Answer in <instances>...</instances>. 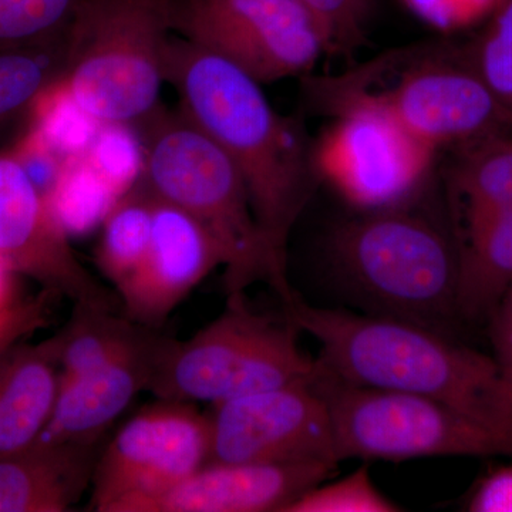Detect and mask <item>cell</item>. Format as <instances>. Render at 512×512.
I'll list each match as a JSON object with an SVG mask.
<instances>
[{
  "label": "cell",
  "mask_w": 512,
  "mask_h": 512,
  "mask_svg": "<svg viewBox=\"0 0 512 512\" xmlns=\"http://www.w3.org/2000/svg\"><path fill=\"white\" fill-rule=\"evenodd\" d=\"M165 80L181 113L238 168L259 228L286 265L289 235L318 180L302 128L276 113L254 77L188 40L171 37Z\"/></svg>",
  "instance_id": "obj_1"
},
{
  "label": "cell",
  "mask_w": 512,
  "mask_h": 512,
  "mask_svg": "<svg viewBox=\"0 0 512 512\" xmlns=\"http://www.w3.org/2000/svg\"><path fill=\"white\" fill-rule=\"evenodd\" d=\"M286 318L318 340L323 375L350 386L419 394L493 423H512L493 356L421 323L318 308L291 284L278 291Z\"/></svg>",
  "instance_id": "obj_2"
},
{
  "label": "cell",
  "mask_w": 512,
  "mask_h": 512,
  "mask_svg": "<svg viewBox=\"0 0 512 512\" xmlns=\"http://www.w3.org/2000/svg\"><path fill=\"white\" fill-rule=\"evenodd\" d=\"M134 127L140 128L146 156L141 181L207 229L224 258L228 295L256 281L275 291L288 284L286 265L269 248L244 178L227 154L181 111L160 107Z\"/></svg>",
  "instance_id": "obj_3"
},
{
  "label": "cell",
  "mask_w": 512,
  "mask_h": 512,
  "mask_svg": "<svg viewBox=\"0 0 512 512\" xmlns=\"http://www.w3.org/2000/svg\"><path fill=\"white\" fill-rule=\"evenodd\" d=\"M309 86L313 103L326 113L373 107L437 151L510 128L470 59L437 47L394 50Z\"/></svg>",
  "instance_id": "obj_4"
},
{
  "label": "cell",
  "mask_w": 512,
  "mask_h": 512,
  "mask_svg": "<svg viewBox=\"0 0 512 512\" xmlns=\"http://www.w3.org/2000/svg\"><path fill=\"white\" fill-rule=\"evenodd\" d=\"M173 0H82L57 76L101 123H143L160 109Z\"/></svg>",
  "instance_id": "obj_5"
},
{
  "label": "cell",
  "mask_w": 512,
  "mask_h": 512,
  "mask_svg": "<svg viewBox=\"0 0 512 512\" xmlns=\"http://www.w3.org/2000/svg\"><path fill=\"white\" fill-rule=\"evenodd\" d=\"M298 332L286 316L279 320L252 311L244 292L229 293L224 312L192 338H161L147 392L214 406L313 382L318 363L303 352Z\"/></svg>",
  "instance_id": "obj_6"
},
{
  "label": "cell",
  "mask_w": 512,
  "mask_h": 512,
  "mask_svg": "<svg viewBox=\"0 0 512 512\" xmlns=\"http://www.w3.org/2000/svg\"><path fill=\"white\" fill-rule=\"evenodd\" d=\"M328 400L339 461L439 456L512 457V423H493L457 407L392 390L315 379Z\"/></svg>",
  "instance_id": "obj_7"
},
{
  "label": "cell",
  "mask_w": 512,
  "mask_h": 512,
  "mask_svg": "<svg viewBox=\"0 0 512 512\" xmlns=\"http://www.w3.org/2000/svg\"><path fill=\"white\" fill-rule=\"evenodd\" d=\"M333 254L350 281L397 318L457 315L458 248L414 212L366 211L336 231Z\"/></svg>",
  "instance_id": "obj_8"
},
{
  "label": "cell",
  "mask_w": 512,
  "mask_h": 512,
  "mask_svg": "<svg viewBox=\"0 0 512 512\" xmlns=\"http://www.w3.org/2000/svg\"><path fill=\"white\" fill-rule=\"evenodd\" d=\"M173 30L261 84L308 74L329 53L298 0H173Z\"/></svg>",
  "instance_id": "obj_9"
},
{
  "label": "cell",
  "mask_w": 512,
  "mask_h": 512,
  "mask_svg": "<svg viewBox=\"0 0 512 512\" xmlns=\"http://www.w3.org/2000/svg\"><path fill=\"white\" fill-rule=\"evenodd\" d=\"M208 460V416L192 403L158 399L128 420L97 457L93 510L141 512Z\"/></svg>",
  "instance_id": "obj_10"
},
{
  "label": "cell",
  "mask_w": 512,
  "mask_h": 512,
  "mask_svg": "<svg viewBox=\"0 0 512 512\" xmlns=\"http://www.w3.org/2000/svg\"><path fill=\"white\" fill-rule=\"evenodd\" d=\"M312 146L316 177L366 211L402 207L433 171L436 148L383 111L345 107Z\"/></svg>",
  "instance_id": "obj_11"
},
{
  "label": "cell",
  "mask_w": 512,
  "mask_h": 512,
  "mask_svg": "<svg viewBox=\"0 0 512 512\" xmlns=\"http://www.w3.org/2000/svg\"><path fill=\"white\" fill-rule=\"evenodd\" d=\"M210 463H339L332 413L313 382L214 404Z\"/></svg>",
  "instance_id": "obj_12"
},
{
  "label": "cell",
  "mask_w": 512,
  "mask_h": 512,
  "mask_svg": "<svg viewBox=\"0 0 512 512\" xmlns=\"http://www.w3.org/2000/svg\"><path fill=\"white\" fill-rule=\"evenodd\" d=\"M69 238L18 161L0 157V258L73 305L116 311V296L84 268Z\"/></svg>",
  "instance_id": "obj_13"
},
{
  "label": "cell",
  "mask_w": 512,
  "mask_h": 512,
  "mask_svg": "<svg viewBox=\"0 0 512 512\" xmlns=\"http://www.w3.org/2000/svg\"><path fill=\"white\" fill-rule=\"evenodd\" d=\"M153 231L143 262L117 289L124 316L157 329L212 269L221 249L200 222L153 194Z\"/></svg>",
  "instance_id": "obj_14"
},
{
  "label": "cell",
  "mask_w": 512,
  "mask_h": 512,
  "mask_svg": "<svg viewBox=\"0 0 512 512\" xmlns=\"http://www.w3.org/2000/svg\"><path fill=\"white\" fill-rule=\"evenodd\" d=\"M336 466L325 463H210L141 512H284Z\"/></svg>",
  "instance_id": "obj_15"
},
{
  "label": "cell",
  "mask_w": 512,
  "mask_h": 512,
  "mask_svg": "<svg viewBox=\"0 0 512 512\" xmlns=\"http://www.w3.org/2000/svg\"><path fill=\"white\" fill-rule=\"evenodd\" d=\"M156 329L136 349L83 375L60 379L53 412L37 444H97L138 393L147 392L158 345Z\"/></svg>",
  "instance_id": "obj_16"
},
{
  "label": "cell",
  "mask_w": 512,
  "mask_h": 512,
  "mask_svg": "<svg viewBox=\"0 0 512 512\" xmlns=\"http://www.w3.org/2000/svg\"><path fill=\"white\" fill-rule=\"evenodd\" d=\"M96 444H37L0 458V512L70 511L93 481Z\"/></svg>",
  "instance_id": "obj_17"
},
{
  "label": "cell",
  "mask_w": 512,
  "mask_h": 512,
  "mask_svg": "<svg viewBox=\"0 0 512 512\" xmlns=\"http://www.w3.org/2000/svg\"><path fill=\"white\" fill-rule=\"evenodd\" d=\"M60 370L49 339L0 356V458L32 446L50 419Z\"/></svg>",
  "instance_id": "obj_18"
},
{
  "label": "cell",
  "mask_w": 512,
  "mask_h": 512,
  "mask_svg": "<svg viewBox=\"0 0 512 512\" xmlns=\"http://www.w3.org/2000/svg\"><path fill=\"white\" fill-rule=\"evenodd\" d=\"M458 148L450 191L464 239L512 205V136L498 128Z\"/></svg>",
  "instance_id": "obj_19"
},
{
  "label": "cell",
  "mask_w": 512,
  "mask_h": 512,
  "mask_svg": "<svg viewBox=\"0 0 512 512\" xmlns=\"http://www.w3.org/2000/svg\"><path fill=\"white\" fill-rule=\"evenodd\" d=\"M512 282V205L458 247L457 315L487 320Z\"/></svg>",
  "instance_id": "obj_20"
},
{
  "label": "cell",
  "mask_w": 512,
  "mask_h": 512,
  "mask_svg": "<svg viewBox=\"0 0 512 512\" xmlns=\"http://www.w3.org/2000/svg\"><path fill=\"white\" fill-rule=\"evenodd\" d=\"M153 330L110 309L76 303L66 326L49 338L60 379L83 375L126 355Z\"/></svg>",
  "instance_id": "obj_21"
},
{
  "label": "cell",
  "mask_w": 512,
  "mask_h": 512,
  "mask_svg": "<svg viewBox=\"0 0 512 512\" xmlns=\"http://www.w3.org/2000/svg\"><path fill=\"white\" fill-rule=\"evenodd\" d=\"M153 192L143 181L121 195L103 221L96 251L101 274L119 289L143 262L153 231Z\"/></svg>",
  "instance_id": "obj_22"
},
{
  "label": "cell",
  "mask_w": 512,
  "mask_h": 512,
  "mask_svg": "<svg viewBox=\"0 0 512 512\" xmlns=\"http://www.w3.org/2000/svg\"><path fill=\"white\" fill-rule=\"evenodd\" d=\"M45 200L69 237L103 224L117 195L90 164L86 154L67 157Z\"/></svg>",
  "instance_id": "obj_23"
},
{
  "label": "cell",
  "mask_w": 512,
  "mask_h": 512,
  "mask_svg": "<svg viewBox=\"0 0 512 512\" xmlns=\"http://www.w3.org/2000/svg\"><path fill=\"white\" fill-rule=\"evenodd\" d=\"M32 128L39 131L60 156H83L92 146L101 121L93 117L66 83L56 76L32 101Z\"/></svg>",
  "instance_id": "obj_24"
},
{
  "label": "cell",
  "mask_w": 512,
  "mask_h": 512,
  "mask_svg": "<svg viewBox=\"0 0 512 512\" xmlns=\"http://www.w3.org/2000/svg\"><path fill=\"white\" fill-rule=\"evenodd\" d=\"M82 0H0V50L45 46L63 37Z\"/></svg>",
  "instance_id": "obj_25"
},
{
  "label": "cell",
  "mask_w": 512,
  "mask_h": 512,
  "mask_svg": "<svg viewBox=\"0 0 512 512\" xmlns=\"http://www.w3.org/2000/svg\"><path fill=\"white\" fill-rule=\"evenodd\" d=\"M468 59L512 128V0H503L494 10Z\"/></svg>",
  "instance_id": "obj_26"
},
{
  "label": "cell",
  "mask_w": 512,
  "mask_h": 512,
  "mask_svg": "<svg viewBox=\"0 0 512 512\" xmlns=\"http://www.w3.org/2000/svg\"><path fill=\"white\" fill-rule=\"evenodd\" d=\"M86 157L117 198L136 187L143 177V140L131 124L101 123Z\"/></svg>",
  "instance_id": "obj_27"
},
{
  "label": "cell",
  "mask_w": 512,
  "mask_h": 512,
  "mask_svg": "<svg viewBox=\"0 0 512 512\" xmlns=\"http://www.w3.org/2000/svg\"><path fill=\"white\" fill-rule=\"evenodd\" d=\"M402 508L380 493L362 467L328 485H315L286 507L284 512H394Z\"/></svg>",
  "instance_id": "obj_28"
},
{
  "label": "cell",
  "mask_w": 512,
  "mask_h": 512,
  "mask_svg": "<svg viewBox=\"0 0 512 512\" xmlns=\"http://www.w3.org/2000/svg\"><path fill=\"white\" fill-rule=\"evenodd\" d=\"M33 47L0 50V119L32 104L60 72Z\"/></svg>",
  "instance_id": "obj_29"
},
{
  "label": "cell",
  "mask_w": 512,
  "mask_h": 512,
  "mask_svg": "<svg viewBox=\"0 0 512 512\" xmlns=\"http://www.w3.org/2000/svg\"><path fill=\"white\" fill-rule=\"evenodd\" d=\"M318 22L330 52L355 49L363 37L365 0H298Z\"/></svg>",
  "instance_id": "obj_30"
},
{
  "label": "cell",
  "mask_w": 512,
  "mask_h": 512,
  "mask_svg": "<svg viewBox=\"0 0 512 512\" xmlns=\"http://www.w3.org/2000/svg\"><path fill=\"white\" fill-rule=\"evenodd\" d=\"M60 296L42 289L29 299H18L0 311V356L22 345L37 330L45 328L52 316L53 303Z\"/></svg>",
  "instance_id": "obj_31"
},
{
  "label": "cell",
  "mask_w": 512,
  "mask_h": 512,
  "mask_svg": "<svg viewBox=\"0 0 512 512\" xmlns=\"http://www.w3.org/2000/svg\"><path fill=\"white\" fill-rule=\"evenodd\" d=\"M503 0H402L421 22L441 32H451L493 15Z\"/></svg>",
  "instance_id": "obj_32"
},
{
  "label": "cell",
  "mask_w": 512,
  "mask_h": 512,
  "mask_svg": "<svg viewBox=\"0 0 512 512\" xmlns=\"http://www.w3.org/2000/svg\"><path fill=\"white\" fill-rule=\"evenodd\" d=\"M10 156L18 161L37 191L45 198L56 184L66 160L32 127Z\"/></svg>",
  "instance_id": "obj_33"
},
{
  "label": "cell",
  "mask_w": 512,
  "mask_h": 512,
  "mask_svg": "<svg viewBox=\"0 0 512 512\" xmlns=\"http://www.w3.org/2000/svg\"><path fill=\"white\" fill-rule=\"evenodd\" d=\"M487 322L505 402L512 413V282L494 311L488 316Z\"/></svg>",
  "instance_id": "obj_34"
},
{
  "label": "cell",
  "mask_w": 512,
  "mask_h": 512,
  "mask_svg": "<svg viewBox=\"0 0 512 512\" xmlns=\"http://www.w3.org/2000/svg\"><path fill=\"white\" fill-rule=\"evenodd\" d=\"M470 512H512V464L487 471L466 503Z\"/></svg>",
  "instance_id": "obj_35"
},
{
  "label": "cell",
  "mask_w": 512,
  "mask_h": 512,
  "mask_svg": "<svg viewBox=\"0 0 512 512\" xmlns=\"http://www.w3.org/2000/svg\"><path fill=\"white\" fill-rule=\"evenodd\" d=\"M15 272L0 258V311L18 301L15 293Z\"/></svg>",
  "instance_id": "obj_36"
}]
</instances>
